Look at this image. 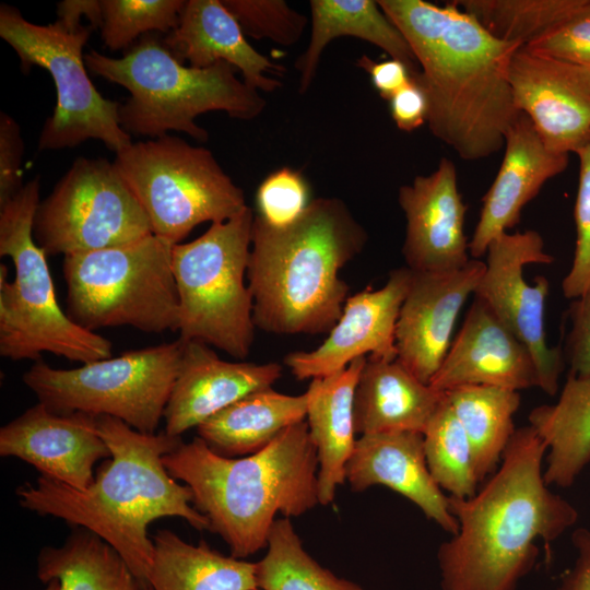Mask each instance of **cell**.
<instances>
[{"label": "cell", "mask_w": 590, "mask_h": 590, "mask_svg": "<svg viewBox=\"0 0 590 590\" xmlns=\"http://www.w3.org/2000/svg\"><path fill=\"white\" fill-rule=\"evenodd\" d=\"M408 40L420 71L412 79L428 102L435 138L468 162L497 153L520 111L508 78L522 46L494 37L453 1L380 0Z\"/></svg>", "instance_id": "obj_1"}, {"label": "cell", "mask_w": 590, "mask_h": 590, "mask_svg": "<svg viewBox=\"0 0 590 590\" xmlns=\"http://www.w3.org/2000/svg\"><path fill=\"white\" fill-rule=\"evenodd\" d=\"M546 452L531 425L518 427L473 496H448L459 528L437 552L441 590H517L538 560L536 542L548 551L577 522V509L544 480Z\"/></svg>", "instance_id": "obj_2"}, {"label": "cell", "mask_w": 590, "mask_h": 590, "mask_svg": "<svg viewBox=\"0 0 590 590\" xmlns=\"http://www.w3.org/2000/svg\"><path fill=\"white\" fill-rule=\"evenodd\" d=\"M97 429L110 461L85 489L40 475L16 489L20 505L84 528L109 544L149 589L154 544L148 527L156 519L179 517L194 529L210 531L208 518L192 505V492L172 477L163 456L181 437L141 433L111 416H97Z\"/></svg>", "instance_id": "obj_3"}, {"label": "cell", "mask_w": 590, "mask_h": 590, "mask_svg": "<svg viewBox=\"0 0 590 590\" xmlns=\"http://www.w3.org/2000/svg\"><path fill=\"white\" fill-rule=\"evenodd\" d=\"M346 203L316 198L293 222L255 215L247 269L256 328L275 334L330 332L349 297L340 270L367 243Z\"/></svg>", "instance_id": "obj_4"}, {"label": "cell", "mask_w": 590, "mask_h": 590, "mask_svg": "<svg viewBox=\"0 0 590 590\" xmlns=\"http://www.w3.org/2000/svg\"><path fill=\"white\" fill-rule=\"evenodd\" d=\"M162 460L236 558L267 547L276 515L299 517L319 504L317 451L306 421L246 457L217 455L197 436Z\"/></svg>", "instance_id": "obj_5"}, {"label": "cell", "mask_w": 590, "mask_h": 590, "mask_svg": "<svg viewBox=\"0 0 590 590\" xmlns=\"http://www.w3.org/2000/svg\"><path fill=\"white\" fill-rule=\"evenodd\" d=\"M84 60L88 71L130 92L119 107L120 126L129 134L156 139L178 131L205 142L209 133L196 123L197 116L225 111L232 118L251 120L267 105L229 63L220 61L202 69L185 66L152 34L120 58L91 50Z\"/></svg>", "instance_id": "obj_6"}, {"label": "cell", "mask_w": 590, "mask_h": 590, "mask_svg": "<svg viewBox=\"0 0 590 590\" xmlns=\"http://www.w3.org/2000/svg\"><path fill=\"white\" fill-rule=\"evenodd\" d=\"M39 193L37 176L0 204V256L14 266L12 282L7 267L0 269V355L36 362L50 353L81 364L109 358L111 342L73 322L58 304L47 255L33 235Z\"/></svg>", "instance_id": "obj_7"}, {"label": "cell", "mask_w": 590, "mask_h": 590, "mask_svg": "<svg viewBox=\"0 0 590 590\" xmlns=\"http://www.w3.org/2000/svg\"><path fill=\"white\" fill-rule=\"evenodd\" d=\"M173 246L151 234L130 244L64 256L68 317L92 332L121 326L149 333L178 331Z\"/></svg>", "instance_id": "obj_8"}, {"label": "cell", "mask_w": 590, "mask_h": 590, "mask_svg": "<svg viewBox=\"0 0 590 590\" xmlns=\"http://www.w3.org/2000/svg\"><path fill=\"white\" fill-rule=\"evenodd\" d=\"M255 214L212 223L200 237L173 246L179 298V339L201 341L245 358L255 340L253 299L247 276Z\"/></svg>", "instance_id": "obj_9"}, {"label": "cell", "mask_w": 590, "mask_h": 590, "mask_svg": "<svg viewBox=\"0 0 590 590\" xmlns=\"http://www.w3.org/2000/svg\"><path fill=\"white\" fill-rule=\"evenodd\" d=\"M149 217L154 235L182 243L198 225L225 222L248 205L212 152L181 138L132 143L114 161Z\"/></svg>", "instance_id": "obj_10"}, {"label": "cell", "mask_w": 590, "mask_h": 590, "mask_svg": "<svg viewBox=\"0 0 590 590\" xmlns=\"http://www.w3.org/2000/svg\"><path fill=\"white\" fill-rule=\"evenodd\" d=\"M91 25L57 19L48 25L27 21L19 9L0 5V36L16 52L21 69L40 67L51 75L57 104L46 119L38 150L73 148L88 139L101 140L116 154L132 144L119 122L120 103L107 99L90 79L83 48Z\"/></svg>", "instance_id": "obj_11"}, {"label": "cell", "mask_w": 590, "mask_h": 590, "mask_svg": "<svg viewBox=\"0 0 590 590\" xmlns=\"http://www.w3.org/2000/svg\"><path fill=\"white\" fill-rule=\"evenodd\" d=\"M181 350L178 339L73 369L54 368L38 359L22 379L38 402L55 413L111 416L135 430L154 434L164 417Z\"/></svg>", "instance_id": "obj_12"}, {"label": "cell", "mask_w": 590, "mask_h": 590, "mask_svg": "<svg viewBox=\"0 0 590 590\" xmlns=\"http://www.w3.org/2000/svg\"><path fill=\"white\" fill-rule=\"evenodd\" d=\"M153 234L114 162L76 158L36 210L33 235L47 256L121 246Z\"/></svg>", "instance_id": "obj_13"}, {"label": "cell", "mask_w": 590, "mask_h": 590, "mask_svg": "<svg viewBox=\"0 0 590 590\" xmlns=\"http://www.w3.org/2000/svg\"><path fill=\"white\" fill-rule=\"evenodd\" d=\"M485 255V269L473 295L528 347L538 387L555 396L565 356L562 346L546 342L544 312L550 283L544 275H538L534 284H529L523 275L527 264H550L554 257L545 251L541 234L533 229L497 236Z\"/></svg>", "instance_id": "obj_14"}, {"label": "cell", "mask_w": 590, "mask_h": 590, "mask_svg": "<svg viewBox=\"0 0 590 590\" xmlns=\"http://www.w3.org/2000/svg\"><path fill=\"white\" fill-rule=\"evenodd\" d=\"M508 78L518 111L556 153H577L590 139V67L535 55L511 57Z\"/></svg>", "instance_id": "obj_15"}, {"label": "cell", "mask_w": 590, "mask_h": 590, "mask_svg": "<svg viewBox=\"0 0 590 590\" xmlns=\"http://www.w3.org/2000/svg\"><path fill=\"white\" fill-rule=\"evenodd\" d=\"M411 273L408 267L397 268L381 288L367 287L349 296L339 320L317 349L284 357L292 375L298 380L322 378L367 354L396 359V327Z\"/></svg>", "instance_id": "obj_16"}, {"label": "cell", "mask_w": 590, "mask_h": 590, "mask_svg": "<svg viewBox=\"0 0 590 590\" xmlns=\"http://www.w3.org/2000/svg\"><path fill=\"white\" fill-rule=\"evenodd\" d=\"M485 263L471 259L448 272L411 270L408 293L396 327L397 359L418 380L430 382L450 345L461 308L484 272Z\"/></svg>", "instance_id": "obj_17"}, {"label": "cell", "mask_w": 590, "mask_h": 590, "mask_svg": "<svg viewBox=\"0 0 590 590\" xmlns=\"http://www.w3.org/2000/svg\"><path fill=\"white\" fill-rule=\"evenodd\" d=\"M398 202L405 217L402 255L410 270L448 272L468 264L467 205L451 160L442 157L434 172L401 186Z\"/></svg>", "instance_id": "obj_18"}, {"label": "cell", "mask_w": 590, "mask_h": 590, "mask_svg": "<svg viewBox=\"0 0 590 590\" xmlns=\"http://www.w3.org/2000/svg\"><path fill=\"white\" fill-rule=\"evenodd\" d=\"M0 455L15 457L40 475L75 489L94 481V464L110 457L97 429V416L58 414L38 402L0 429Z\"/></svg>", "instance_id": "obj_19"}, {"label": "cell", "mask_w": 590, "mask_h": 590, "mask_svg": "<svg viewBox=\"0 0 590 590\" xmlns=\"http://www.w3.org/2000/svg\"><path fill=\"white\" fill-rule=\"evenodd\" d=\"M181 343L177 377L164 412L165 432L170 436L181 437L241 398L272 388L282 375L279 363L227 362L201 341Z\"/></svg>", "instance_id": "obj_20"}, {"label": "cell", "mask_w": 590, "mask_h": 590, "mask_svg": "<svg viewBox=\"0 0 590 590\" xmlns=\"http://www.w3.org/2000/svg\"><path fill=\"white\" fill-rule=\"evenodd\" d=\"M429 385L442 392L465 385L519 391L538 387V374L528 347L474 297Z\"/></svg>", "instance_id": "obj_21"}, {"label": "cell", "mask_w": 590, "mask_h": 590, "mask_svg": "<svg viewBox=\"0 0 590 590\" xmlns=\"http://www.w3.org/2000/svg\"><path fill=\"white\" fill-rule=\"evenodd\" d=\"M504 146L500 167L482 199L479 221L469 241L473 259L484 256L493 239L518 225L522 209L546 181L569 164L568 154L550 150L522 113L506 133Z\"/></svg>", "instance_id": "obj_22"}, {"label": "cell", "mask_w": 590, "mask_h": 590, "mask_svg": "<svg viewBox=\"0 0 590 590\" xmlns=\"http://www.w3.org/2000/svg\"><path fill=\"white\" fill-rule=\"evenodd\" d=\"M345 481L354 492L374 485L387 486L411 500L446 532L451 535L458 532L449 497L427 467L422 433L396 430L361 435L346 463Z\"/></svg>", "instance_id": "obj_23"}, {"label": "cell", "mask_w": 590, "mask_h": 590, "mask_svg": "<svg viewBox=\"0 0 590 590\" xmlns=\"http://www.w3.org/2000/svg\"><path fill=\"white\" fill-rule=\"evenodd\" d=\"M182 63L209 68L224 61L239 70L243 80L259 92H273L281 81L271 76L285 68L258 52L246 39L233 14L222 0H188L175 30L163 39Z\"/></svg>", "instance_id": "obj_24"}, {"label": "cell", "mask_w": 590, "mask_h": 590, "mask_svg": "<svg viewBox=\"0 0 590 590\" xmlns=\"http://www.w3.org/2000/svg\"><path fill=\"white\" fill-rule=\"evenodd\" d=\"M444 398L445 392L418 380L397 358L367 356L354 394L355 432L423 434Z\"/></svg>", "instance_id": "obj_25"}, {"label": "cell", "mask_w": 590, "mask_h": 590, "mask_svg": "<svg viewBox=\"0 0 590 590\" xmlns=\"http://www.w3.org/2000/svg\"><path fill=\"white\" fill-rule=\"evenodd\" d=\"M367 356L344 369L311 379L307 394V425L318 459V498L327 506L345 482V467L356 442L354 394Z\"/></svg>", "instance_id": "obj_26"}, {"label": "cell", "mask_w": 590, "mask_h": 590, "mask_svg": "<svg viewBox=\"0 0 590 590\" xmlns=\"http://www.w3.org/2000/svg\"><path fill=\"white\" fill-rule=\"evenodd\" d=\"M311 33L306 50L295 68L299 72L298 92L305 94L316 75L321 55L329 43L341 36L365 40L384 50L391 59L420 71L415 56L397 25L373 0H311Z\"/></svg>", "instance_id": "obj_27"}, {"label": "cell", "mask_w": 590, "mask_h": 590, "mask_svg": "<svg viewBox=\"0 0 590 590\" xmlns=\"http://www.w3.org/2000/svg\"><path fill=\"white\" fill-rule=\"evenodd\" d=\"M307 394L290 396L272 388L252 392L197 427L214 452L227 458L253 455L287 427L304 422Z\"/></svg>", "instance_id": "obj_28"}, {"label": "cell", "mask_w": 590, "mask_h": 590, "mask_svg": "<svg viewBox=\"0 0 590 590\" xmlns=\"http://www.w3.org/2000/svg\"><path fill=\"white\" fill-rule=\"evenodd\" d=\"M528 421L547 446L546 484L571 486L590 462V376L569 374L558 401L532 409Z\"/></svg>", "instance_id": "obj_29"}, {"label": "cell", "mask_w": 590, "mask_h": 590, "mask_svg": "<svg viewBox=\"0 0 590 590\" xmlns=\"http://www.w3.org/2000/svg\"><path fill=\"white\" fill-rule=\"evenodd\" d=\"M151 590H259L256 563L225 556L205 542L192 545L162 529L153 536Z\"/></svg>", "instance_id": "obj_30"}, {"label": "cell", "mask_w": 590, "mask_h": 590, "mask_svg": "<svg viewBox=\"0 0 590 590\" xmlns=\"http://www.w3.org/2000/svg\"><path fill=\"white\" fill-rule=\"evenodd\" d=\"M37 577L57 579L61 590H150L109 544L80 527L61 546L40 550Z\"/></svg>", "instance_id": "obj_31"}, {"label": "cell", "mask_w": 590, "mask_h": 590, "mask_svg": "<svg viewBox=\"0 0 590 590\" xmlns=\"http://www.w3.org/2000/svg\"><path fill=\"white\" fill-rule=\"evenodd\" d=\"M446 401L471 444L480 482L500 464L516 427L519 391L482 385H465L445 391Z\"/></svg>", "instance_id": "obj_32"}, {"label": "cell", "mask_w": 590, "mask_h": 590, "mask_svg": "<svg viewBox=\"0 0 590 590\" xmlns=\"http://www.w3.org/2000/svg\"><path fill=\"white\" fill-rule=\"evenodd\" d=\"M256 578L259 590H364L311 557L286 517L273 523L267 553L256 563Z\"/></svg>", "instance_id": "obj_33"}, {"label": "cell", "mask_w": 590, "mask_h": 590, "mask_svg": "<svg viewBox=\"0 0 590 590\" xmlns=\"http://www.w3.org/2000/svg\"><path fill=\"white\" fill-rule=\"evenodd\" d=\"M585 0H457L494 37L522 47L541 37Z\"/></svg>", "instance_id": "obj_34"}, {"label": "cell", "mask_w": 590, "mask_h": 590, "mask_svg": "<svg viewBox=\"0 0 590 590\" xmlns=\"http://www.w3.org/2000/svg\"><path fill=\"white\" fill-rule=\"evenodd\" d=\"M423 436L427 467L438 486L455 498L473 496L480 483L473 450L446 396Z\"/></svg>", "instance_id": "obj_35"}, {"label": "cell", "mask_w": 590, "mask_h": 590, "mask_svg": "<svg viewBox=\"0 0 590 590\" xmlns=\"http://www.w3.org/2000/svg\"><path fill=\"white\" fill-rule=\"evenodd\" d=\"M104 45L113 51L129 48L152 31L169 33L179 23L185 0H101Z\"/></svg>", "instance_id": "obj_36"}, {"label": "cell", "mask_w": 590, "mask_h": 590, "mask_svg": "<svg viewBox=\"0 0 590 590\" xmlns=\"http://www.w3.org/2000/svg\"><path fill=\"white\" fill-rule=\"evenodd\" d=\"M246 36L270 39L282 46L296 44L307 17L283 0H222Z\"/></svg>", "instance_id": "obj_37"}, {"label": "cell", "mask_w": 590, "mask_h": 590, "mask_svg": "<svg viewBox=\"0 0 590 590\" xmlns=\"http://www.w3.org/2000/svg\"><path fill=\"white\" fill-rule=\"evenodd\" d=\"M309 189L299 170L282 167L269 174L256 193L258 214L273 226L295 221L307 208Z\"/></svg>", "instance_id": "obj_38"}, {"label": "cell", "mask_w": 590, "mask_h": 590, "mask_svg": "<svg viewBox=\"0 0 590 590\" xmlns=\"http://www.w3.org/2000/svg\"><path fill=\"white\" fill-rule=\"evenodd\" d=\"M576 154L580 164L574 211L576 244L571 267L562 283L564 296L570 299L590 290V139Z\"/></svg>", "instance_id": "obj_39"}, {"label": "cell", "mask_w": 590, "mask_h": 590, "mask_svg": "<svg viewBox=\"0 0 590 590\" xmlns=\"http://www.w3.org/2000/svg\"><path fill=\"white\" fill-rule=\"evenodd\" d=\"M535 55L590 67V0L551 31L523 46Z\"/></svg>", "instance_id": "obj_40"}, {"label": "cell", "mask_w": 590, "mask_h": 590, "mask_svg": "<svg viewBox=\"0 0 590 590\" xmlns=\"http://www.w3.org/2000/svg\"><path fill=\"white\" fill-rule=\"evenodd\" d=\"M24 143L19 123L8 114H0V204L23 188L21 169Z\"/></svg>", "instance_id": "obj_41"}, {"label": "cell", "mask_w": 590, "mask_h": 590, "mask_svg": "<svg viewBox=\"0 0 590 590\" xmlns=\"http://www.w3.org/2000/svg\"><path fill=\"white\" fill-rule=\"evenodd\" d=\"M571 323L564 351L569 363V374L578 377L590 376V290L575 298L569 308Z\"/></svg>", "instance_id": "obj_42"}, {"label": "cell", "mask_w": 590, "mask_h": 590, "mask_svg": "<svg viewBox=\"0 0 590 590\" xmlns=\"http://www.w3.org/2000/svg\"><path fill=\"white\" fill-rule=\"evenodd\" d=\"M388 102L392 120L400 130L410 132L426 122L428 115L427 97L423 88L413 79Z\"/></svg>", "instance_id": "obj_43"}, {"label": "cell", "mask_w": 590, "mask_h": 590, "mask_svg": "<svg viewBox=\"0 0 590 590\" xmlns=\"http://www.w3.org/2000/svg\"><path fill=\"white\" fill-rule=\"evenodd\" d=\"M356 64L369 74L374 87L387 101L412 81L411 70L396 59L375 61L363 55Z\"/></svg>", "instance_id": "obj_44"}, {"label": "cell", "mask_w": 590, "mask_h": 590, "mask_svg": "<svg viewBox=\"0 0 590 590\" xmlns=\"http://www.w3.org/2000/svg\"><path fill=\"white\" fill-rule=\"evenodd\" d=\"M576 550L573 566L563 575L558 590H590V530L579 528L573 532Z\"/></svg>", "instance_id": "obj_45"}, {"label": "cell", "mask_w": 590, "mask_h": 590, "mask_svg": "<svg viewBox=\"0 0 590 590\" xmlns=\"http://www.w3.org/2000/svg\"><path fill=\"white\" fill-rule=\"evenodd\" d=\"M57 16L67 23L83 24L85 17L95 30L101 28L103 14L101 0H63L57 5Z\"/></svg>", "instance_id": "obj_46"}, {"label": "cell", "mask_w": 590, "mask_h": 590, "mask_svg": "<svg viewBox=\"0 0 590 590\" xmlns=\"http://www.w3.org/2000/svg\"><path fill=\"white\" fill-rule=\"evenodd\" d=\"M46 585L44 590H61L60 582L57 579H51Z\"/></svg>", "instance_id": "obj_47"}, {"label": "cell", "mask_w": 590, "mask_h": 590, "mask_svg": "<svg viewBox=\"0 0 590 590\" xmlns=\"http://www.w3.org/2000/svg\"><path fill=\"white\" fill-rule=\"evenodd\" d=\"M151 590V589H150Z\"/></svg>", "instance_id": "obj_48"}]
</instances>
